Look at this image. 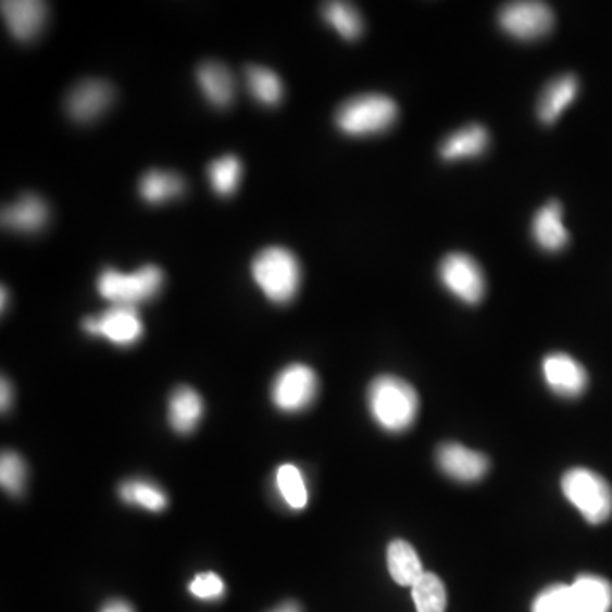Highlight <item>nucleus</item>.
<instances>
[{"mask_svg": "<svg viewBox=\"0 0 612 612\" xmlns=\"http://www.w3.org/2000/svg\"><path fill=\"white\" fill-rule=\"evenodd\" d=\"M502 32L519 41H535L553 29L554 14L545 2H512L500 11Z\"/></svg>", "mask_w": 612, "mask_h": 612, "instance_id": "6e6552de", "label": "nucleus"}, {"mask_svg": "<svg viewBox=\"0 0 612 612\" xmlns=\"http://www.w3.org/2000/svg\"><path fill=\"white\" fill-rule=\"evenodd\" d=\"M276 487L288 508L295 509V511L307 508L309 488L304 484L303 475L295 464H283L277 469Z\"/></svg>", "mask_w": 612, "mask_h": 612, "instance_id": "bb28decb", "label": "nucleus"}, {"mask_svg": "<svg viewBox=\"0 0 612 612\" xmlns=\"http://www.w3.org/2000/svg\"><path fill=\"white\" fill-rule=\"evenodd\" d=\"M566 499L590 524H602L612 515V488L599 473L574 469L563 475Z\"/></svg>", "mask_w": 612, "mask_h": 612, "instance_id": "39448f33", "label": "nucleus"}, {"mask_svg": "<svg viewBox=\"0 0 612 612\" xmlns=\"http://www.w3.org/2000/svg\"><path fill=\"white\" fill-rule=\"evenodd\" d=\"M120 497L129 505H138L147 511L161 512L167 508V496L164 490L149 482H126L120 488Z\"/></svg>", "mask_w": 612, "mask_h": 612, "instance_id": "cd10ccee", "label": "nucleus"}, {"mask_svg": "<svg viewBox=\"0 0 612 612\" xmlns=\"http://www.w3.org/2000/svg\"><path fill=\"white\" fill-rule=\"evenodd\" d=\"M2 16L17 41H32L47 24L48 8L38 0H9L2 2Z\"/></svg>", "mask_w": 612, "mask_h": 612, "instance_id": "ddd939ff", "label": "nucleus"}, {"mask_svg": "<svg viewBox=\"0 0 612 612\" xmlns=\"http://www.w3.org/2000/svg\"><path fill=\"white\" fill-rule=\"evenodd\" d=\"M533 612H574L570 585L554 584L538 594L533 602Z\"/></svg>", "mask_w": 612, "mask_h": 612, "instance_id": "c756f323", "label": "nucleus"}, {"mask_svg": "<svg viewBox=\"0 0 612 612\" xmlns=\"http://www.w3.org/2000/svg\"><path fill=\"white\" fill-rule=\"evenodd\" d=\"M26 463L16 452H4L0 460V484L8 494L17 497L23 494L24 485H26Z\"/></svg>", "mask_w": 612, "mask_h": 612, "instance_id": "c85d7f7f", "label": "nucleus"}, {"mask_svg": "<svg viewBox=\"0 0 612 612\" xmlns=\"http://www.w3.org/2000/svg\"><path fill=\"white\" fill-rule=\"evenodd\" d=\"M164 286V273L159 265H143L135 273L102 271L98 277V291L104 300L120 307H133L153 300Z\"/></svg>", "mask_w": 612, "mask_h": 612, "instance_id": "20e7f679", "label": "nucleus"}, {"mask_svg": "<svg viewBox=\"0 0 612 612\" xmlns=\"http://www.w3.org/2000/svg\"><path fill=\"white\" fill-rule=\"evenodd\" d=\"M387 562L391 578L403 587H412L425 574L417 551L403 539H395L390 542Z\"/></svg>", "mask_w": 612, "mask_h": 612, "instance_id": "412c9836", "label": "nucleus"}, {"mask_svg": "<svg viewBox=\"0 0 612 612\" xmlns=\"http://www.w3.org/2000/svg\"><path fill=\"white\" fill-rule=\"evenodd\" d=\"M439 279L452 297L466 304H478L484 300L487 282L480 264L472 255L451 252L439 264Z\"/></svg>", "mask_w": 612, "mask_h": 612, "instance_id": "423d86ee", "label": "nucleus"}, {"mask_svg": "<svg viewBox=\"0 0 612 612\" xmlns=\"http://www.w3.org/2000/svg\"><path fill=\"white\" fill-rule=\"evenodd\" d=\"M488 143H490V137H488L487 128L473 123V125L464 126L449 135L442 141L439 153H441L442 161L446 162L476 159L487 152Z\"/></svg>", "mask_w": 612, "mask_h": 612, "instance_id": "a211bd4d", "label": "nucleus"}, {"mask_svg": "<svg viewBox=\"0 0 612 612\" xmlns=\"http://www.w3.org/2000/svg\"><path fill=\"white\" fill-rule=\"evenodd\" d=\"M50 220V208L43 198L36 195H24L16 203L2 210V225L5 230L16 234H38L43 230Z\"/></svg>", "mask_w": 612, "mask_h": 612, "instance_id": "4468645a", "label": "nucleus"}, {"mask_svg": "<svg viewBox=\"0 0 612 612\" xmlns=\"http://www.w3.org/2000/svg\"><path fill=\"white\" fill-rule=\"evenodd\" d=\"M252 277L267 300L277 304L289 303L300 291V261L285 247H267L255 255Z\"/></svg>", "mask_w": 612, "mask_h": 612, "instance_id": "f03ea898", "label": "nucleus"}, {"mask_svg": "<svg viewBox=\"0 0 612 612\" xmlns=\"http://www.w3.org/2000/svg\"><path fill=\"white\" fill-rule=\"evenodd\" d=\"M412 597H414L417 612H446L448 594H446L445 584L437 575L425 572L412 585Z\"/></svg>", "mask_w": 612, "mask_h": 612, "instance_id": "a878e982", "label": "nucleus"}, {"mask_svg": "<svg viewBox=\"0 0 612 612\" xmlns=\"http://www.w3.org/2000/svg\"><path fill=\"white\" fill-rule=\"evenodd\" d=\"M83 327L89 336L104 337L122 348H129L143 336V322L137 309L120 304H113L101 315L89 316L83 322Z\"/></svg>", "mask_w": 612, "mask_h": 612, "instance_id": "1a4fd4ad", "label": "nucleus"}, {"mask_svg": "<svg viewBox=\"0 0 612 612\" xmlns=\"http://www.w3.org/2000/svg\"><path fill=\"white\" fill-rule=\"evenodd\" d=\"M572 589L574 612H609L612 609V584L597 575H580Z\"/></svg>", "mask_w": 612, "mask_h": 612, "instance_id": "6ab92c4d", "label": "nucleus"}, {"mask_svg": "<svg viewBox=\"0 0 612 612\" xmlns=\"http://www.w3.org/2000/svg\"><path fill=\"white\" fill-rule=\"evenodd\" d=\"M5 298H8V291H5V288H2V310L5 309Z\"/></svg>", "mask_w": 612, "mask_h": 612, "instance_id": "f704fd0d", "label": "nucleus"}, {"mask_svg": "<svg viewBox=\"0 0 612 612\" xmlns=\"http://www.w3.org/2000/svg\"><path fill=\"white\" fill-rule=\"evenodd\" d=\"M189 592L201 599V601H218L225 594V582L222 580L220 575L213 572L207 574H199L195 580L189 584Z\"/></svg>", "mask_w": 612, "mask_h": 612, "instance_id": "7c9ffc66", "label": "nucleus"}, {"mask_svg": "<svg viewBox=\"0 0 612 612\" xmlns=\"http://www.w3.org/2000/svg\"><path fill=\"white\" fill-rule=\"evenodd\" d=\"M436 460L445 475L463 484L482 480L488 472V458L485 454L464 448L458 442L439 446Z\"/></svg>", "mask_w": 612, "mask_h": 612, "instance_id": "f8f14e48", "label": "nucleus"}, {"mask_svg": "<svg viewBox=\"0 0 612 612\" xmlns=\"http://www.w3.org/2000/svg\"><path fill=\"white\" fill-rule=\"evenodd\" d=\"M398 120V105L385 95L355 96L336 113V125L352 138L375 137L388 132Z\"/></svg>", "mask_w": 612, "mask_h": 612, "instance_id": "7ed1b4c3", "label": "nucleus"}, {"mask_svg": "<svg viewBox=\"0 0 612 612\" xmlns=\"http://www.w3.org/2000/svg\"><path fill=\"white\" fill-rule=\"evenodd\" d=\"M246 83L250 96H252L259 104L274 108V105L283 101L285 86H283L279 75L271 71V68L259 65L247 66Z\"/></svg>", "mask_w": 612, "mask_h": 612, "instance_id": "5701e85b", "label": "nucleus"}, {"mask_svg": "<svg viewBox=\"0 0 612 612\" xmlns=\"http://www.w3.org/2000/svg\"><path fill=\"white\" fill-rule=\"evenodd\" d=\"M533 238L539 249L545 252H560L569 246L570 235L563 225V208L558 201H550L539 208L533 225H530Z\"/></svg>", "mask_w": 612, "mask_h": 612, "instance_id": "2eb2a0df", "label": "nucleus"}, {"mask_svg": "<svg viewBox=\"0 0 612 612\" xmlns=\"http://www.w3.org/2000/svg\"><path fill=\"white\" fill-rule=\"evenodd\" d=\"M367 407L382 429L403 433L417 419L419 395L405 379L383 375L367 388Z\"/></svg>", "mask_w": 612, "mask_h": 612, "instance_id": "f257e3e1", "label": "nucleus"}, {"mask_svg": "<svg viewBox=\"0 0 612 612\" xmlns=\"http://www.w3.org/2000/svg\"><path fill=\"white\" fill-rule=\"evenodd\" d=\"M578 89L580 83L574 74L560 75L551 80L539 98L538 116L541 123L545 125L557 123L558 117L562 116L563 111L577 98Z\"/></svg>", "mask_w": 612, "mask_h": 612, "instance_id": "dca6fc26", "label": "nucleus"}, {"mask_svg": "<svg viewBox=\"0 0 612 612\" xmlns=\"http://www.w3.org/2000/svg\"><path fill=\"white\" fill-rule=\"evenodd\" d=\"M0 394H2V410L5 412V410L9 409V405H11L12 400V388L5 378H2V390H0Z\"/></svg>", "mask_w": 612, "mask_h": 612, "instance_id": "473e14b6", "label": "nucleus"}, {"mask_svg": "<svg viewBox=\"0 0 612 612\" xmlns=\"http://www.w3.org/2000/svg\"><path fill=\"white\" fill-rule=\"evenodd\" d=\"M322 16L325 23L346 41H354L363 35V17L354 5L346 2H328L322 9Z\"/></svg>", "mask_w": 612, "mask_h": 612, "instance_id": "b1692460", "label": "nucleus"}, {"mask_svg": "<svg viewBox=\"0 0 612 612\" xmlns=\"http://www.w3.org/2000/svg\"><path fill=\"white\" fill-rule=\"evenodd\" d=\"M101 612H135L125 601H111L101 609Z\"/></svg>", "mask_w": 612, "mask_h": 612, "instance_id": "2f4dec72", "label": "nucleus"}, {"mask_svg": "<svg viewBox=\"0 0 612 612\" xmlns=\"http://www.w3.org/2000/svg\"><path fill=\"white\" fill-rule=\"evenodd\" d=\"M114 90L99 78H89L77 84L66 96V113L78 123H90L108 111L113 104Z\"/></svg>", "mask_w": 612, "mask_h": 612, "instance_id": "9d476101", "label": "nucleus"}, {"mask_svg": "<svg viewBox=\"0 0 612 612\" xmlns=\"http://www.w3.org/2000/svg\"><path fill=\"white\" fill-rule=\"evenodd\" d=\"M316 395H319V378L315 371L300 363L285 367L274 379L271 390L274 405L286 414L309 409L315 402Z\"/></svg>", "mask_w": 612, "mask_h": 612, "instance_id": "0eeeda50", "label": "nucleus"}, {"mask_svg": "<svg viewBox=\"0 0 612 612\" xmlns=\"http://www.w3.org/2000/svg\"><path fill=\"white\" fill-rule=\"evenodd\" d=\"M199 89L211 105L225 110L235 99V78L225 65L204 62L196 72Z\"/></svg>", "mask_w": 612, "mask_h": 612, "instance_id": "f3484780", "label": "nucleus"}, {"mask_svg": "<svg viewBox=\"0 0 612 612\" xmlns=\"http://www.w3.org/2000/svg\"><path fill=\"white\" fill-rule=\"evenodd\" d=\"M203 400L198 391L189 387H179L168 400V422L172 429L179 434H189L198 427L203 417Z\"/></svg>", "mask_w": 612, "mask_h": 612, "instance_id": "aec40b11", "label": "nucleus"}, {"mask_svg": "<svg viewBox=\"0 0 612 612\" xmlns=\"http://www.w3.org/2000/svg\"><path fill=\"white\" fill-rule=\"evenodd\" d=\"M542 376L551 391L563 398L580 397L589 385L585 367L565 352H553L545 358Z\"/></svg>", "mask_w": 612, "mask_h": 612, "instance_id": "9b49d317", "label": "nucleus"}, {"mask_svg": "<svg viewBox=\"0 0 612 612\" xmlns=\"http://www.w3.org/2000/svg\"><path fill=\"white\" fill-rule=\"evenodd\" d=\"M186 191V183L176 172L149 171L141 177L140 196L145 203L164 204L177 199Z\"/></svg>", "mask_w": 612, "mask_h": 612, "instance_id": "4be33fe9", "label": "nucleus"}, {"mask_svg": "<svg viewBox=\"0 0 612 612\" xmlns=\"http://www.w3.org/2000/svg\"><path fill=\"white\" fill-rule=\"evenodd\" d=\"M273 612H301V608L297 604V602H286V604L279 605V608L274 609Z\"/></svg>", "mask_w": 612, "mask_h": 612, "instance_id": "72a5a7b5", "label": "nucleus"}, {"mask_svg": "<svg viewBox=\"0 0 612 612\" xmlns=\"http://www.w3.org/2000/svg\"><path fill=\"white\" fill-rule=\"evenodd\" d=\"M208 179L216 195L228 198V196L235 195L240 186L242 162L235 155L220 157L208 167Z\"/></svg>", "mask_w": 612, "mask_h": 612, "instance_id": "393cba45", "label": "nucleus"}]
</instances>
